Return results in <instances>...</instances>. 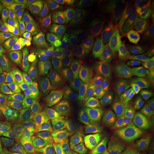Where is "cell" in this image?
Listing matches in <instances>:
<instances>
[{
	"instance_id": "6da1fadb",
	"label": "cell",
	"mask_w": 154,
	"mask_h": 154,
	"mask_svg": "<svg viewBox=\"0 0 154 154\" xmlns=\"http://www.w3.org/2000/svg\"><path fill=\"white\" fill-rule=\"evenodd\" d=\"M134 103L125 95L111 101L99 114L98 129L101 135L116 146L142 145L146 136L138 124Z\"/></svg>"
},
{
	"instance_id": "7a4b0ae2",
	"label": "cell",
	"mask_w": 154,
	"mask_h": 154,
	"mask_svg": "<svg viewBox=\"0 0 154 154\" xmlns=\"http://www.w3.org/2000/svg\"><path fill=\"white\" fill-rule=\"evenodd\" d=\"M132 17V5L123 0L106 1L83 22L90 35L99 44H118Z\"/></svg>"
},
{
	"instance_id": "3957f363",
	"label": "cell",
	"mask_w": 154,
	"mask_h": 154,
	"mask_svg": "<svg viewBox=\"0 0 154 154\" xmlns=\"http://www.w3.org/2000/svg\"><path fill=\"white\" fill-rule=\"evenodd\" d=\"M154 40L140 45L137 49L122 52L117 56L122 82L132 97H138L148 85L154 67Z\"/></svg>"
},
{
	"instance_id": "277c9868",
	"label": "cell",
	"mask_w": 154,
	"mask_h": 154,
	"mask_svg": "<svg viewBox=\"0 0 154 154\" xmlns=\"http://www.w3.org/2000/svg\"><path fill=\"white\" fill-rule=\"evenodd\" d=\"M77 94L94 99L98 106L110 103L116 92L112 72L105 63L88 69H75Z\"/></svg>"
},
{
	"instance_id": "5b68a950",
	"label": "cell",
	"mask_w": 154,
	"mask_h": 154,
	"mask_svg": "<svg viewBox=\"0 0 154 154\" xmlns=\"http://www.w3.org/2000/svg\"><path fill=\"white\" fill-rule=\"evenodd\" d=\"M55 115V109L42 106L16 122L7 135L18 147L30 149L44 133Z\"/></svg>"
},
{
	"instance_id": "8992f818",
	"label": "cell",
	"mask_w": 154,
	"mask_h": 154,
	"mask_svg": "<svg viewBox=\"0 0 154 154\" xmlns=\"http://www.w3.org/2000/svg\"><path fill=\"white\" fill-rule=\"evenodd\" d=\"M77 20L76 12H57L40 9L30 16L15 21L18 26L48 38L61 28L71 26Z\"/></svg>"
},
{
	"instance_id": "52a82bcc",
	"label": "cell",
	"mask_w": 154,
	"mask_h": 154,
	"mask_svg": "<svg viewBox=\"0 0 154 154\" xmlns=\"http://www.w3.org/2000/svg\"><path fill=\"white\" fill-rule=\"evenodd\" d=\"M68 116L65 112L56 114L41 136L28 149V152L30 153H43L65 148L71 140L67 128Z\"/></svg>"
},
{
	"instance_id": "ba28073f",
	"label": "cell",
	"mask_w": 154,
	"mask_h": 154,
	"mask_svg": "<svg viewBox=\"0 0 154 154\" xmlns=\"http://www.w3.org/2000/svg\"><path fill=\"white\" fill-rule=\"evenodd\" d=\"M67 61L75 69H88L104 63L97 51L90 44L84 31L75 30L69 45Z\"/></svg>"
},
{
	"instance_id": "9c48e42d",
	"label": "cell",
	"mask_w": 154,
	"mask_h": 154,
	"mask_svg": "<svg viewBox=\"0 0 154 154\" xmlns=\"http://www.w3.org/2000/svg\"><path fill=\"white\" fill-rule=\"evenodd\" d=\"M11 69L22 83L28 98L49 108H55L60 104L58 93L47 83L24 71L21 67Z\"/></svg>"
},
{
	"instance_id": "30bf717a",
	"label": "cell",
	"mask_w": 154,
	"mask_h": 154,
	"mask_svg": "<svg viewBox=\"0 0 154 154\" xmlns=\"http://www.w3.org/2000/svg\"><path fill=\"white\" fill-rule=\"evenodd\" d=\"M42 106L30 99L0 96V131L6 130L16 122Z\"/></svg>"
},
{
	"instance_id": "8fae6325",
	"label": "cell",
	"mask_w": 154,
	"mask_h": 154,
	"mask_svg": "<svg viewBox=\"0 0 154 154\" xmlns=\"http://www.w3.org/2000/svg\"><path fill=\"white\" fill-rule=\"evenodd\" d=\"M147 23L138 3L132 5V17L126 32L119 42L120 49L128 52L142 45L147 34Z\"/></svg>"
},
{
	"instance_id": "7c38bea8",
	"label": "cell",
	"mask_w": 154,
	"mask_h": 154,
	"mask_svg": "<svg viewBox=\"0 0 154 154\" xmlns=\"http://www.w3.org/2000/svg\"><path fill=\"white\" fill-rule=\"evenodd\" d=\"M4 47L6 61L11 69L19 68L26 48L25 33L20 26L13 25L8 29L5 37Z\"/></svg>"
},
{
	"instance_id": "4fadbf2b",
	"label": "cell",
	"mask_w": 154,
	"mask_h": 154,
	"mask_svg": "<svg viewBox=\"0 0 154 154\" xmlns=\"http://www.w3.org/2000/svg\"><path fill=\"white\" fill-rule=\"evenodd\" d=\"M21 66L24 71L47 83L58 93L57 72L52 61H42L24 57Z\"/></svg>"
},
{
	"instance_id": "5bb4252c",
	"label": "cell",
	"mask_w": 154,
	"mask_h": 154,
	"mask_svg": "<svg viewBox=\"0 0 154 154\" xmlns=\"http://www.w3.org/2000/svg\"><path fill=\"white\" fill-rule=\"evenodd\" d=\"M57 67L58 70V94L60 103L63 105L77 94L76 75L73 66L67 60L58 63Z\"/></svg>"
},
{
	"instance_id": "9a60e30c",
	"label": "cell",
	"mask_w": 154,
	"mask_h": 154,
	"mask_svg": "<svg viewBox=\"0 0 154 154\" xmlns=\"http://www.w3.org/2000/svg\"><path fill=\"white\" fill-rule=\"evenodd\" d=\"M96 118V110L92 109L82 115H69L67 119V128L71 140L78 135L80 140H86L93 134V123Z\"/></svg>"
},
{
	"instance_id": "2e32d148",
	"label": "cell",
	"mask_w": 154,
	"mask_h": 154,
	"mask_svg": "<svg viewBox=\"0 0 154 154\" xmlns=\"http://www.w3.org/2000/svg\"><path fill=\"white\" fill-rule=\"evenodd\" d=\"M24 33L26 39L25 57L42 61H52L50 52L48 38H44L28 29H26Z\"/></svg>"
},
{
	"instance_id": "e0dca14e",
	"label": "cell",
	"mask_w": 154,
	"mask_h": 154,
	"mask_svg": "<svg viewBox=\"0 0 154 154\" xmlns=\"http://www.w3.org/2000/svg\"><path fill=\"white\" fill-rule=\"evenodd\" d=\"M73 33V27L67 26L56 32L49 40L51 57L56 65L64 62L67 58L69 45Z\"/></svg>"
},
{
	"instance_id": "ac0fdd59",
	"label": "cell",
	"mask_w": 154,
	"mask_h": 154,
	"mask_svg": "<svg viewBox=\"0 0 154 154\" xmlns=\"http://www.w3.org/2000/svg\"><path fill=\"white\" fill-rule=\"evenodd\" d=\"M4 11L15 22L42 9L41 1L37 0H6L0 2Z\"/></svg>"
},
{
	"instance_id": "d6986e66",
	"label": "cell",
	"mask_w": 154,
	"mask_h": 154,
	"mask_svg": "<svg viewBox=\"0 0 154 154\" xmlns=\"http://www.w3.org/2000/svg\"><path fill=\"white\" fill-rule=\"evenodd\" d=\"M0 94L5 96L29 99L22 83L11 69H10L3 82L0 84Z\"/></svg>"
},
{
	"instance_id": "ffe728a7",
	"label": "cell",
	"mask_w": 154,
	"mask_h": 154,
	"mask_svg": "<svg viewBox=\"0 0 154 154\" xmlns=\"http://www.w3.org/2000/svg\"><path fill=\"white\" fill-rule=\"evenodd\" d=\"M82 1L78 0H43L42 5L45 9L57 12H78Z\"/></svg>"
},
{
	"instance_id": "44dd1931",
	"label": "cell",
	"mask_w": 154,
	"mask_h": 154,
	"mask_svg": "<svg viewBox=\"0 0 154 154\" xmlns=\"http://www.w3.org/2000/svg\"><path fill=\"white\" fill-rule=\"evenodd\" d=\"M140 118L144 125L154 133V99L144 98L140 103Z\"/></svg>"
},
{
	"instance_id": "7402d4cb",
	"label": "cell",
	"mask_w": 154,
	"mask_h": 154,
	"mask_svg": "<svg viewBox=\"0 0 154 154\" xmlns=\"http://www.w3.org/2000/svg\"><path fill=\"white\" fill-rule=\"evenodd\" d=\"M93 100L84 95H80L69 101V109L75 115L86 114L92 110Z\"/></svg>"
},
{
	"instance_id": "603a6c76",
	"label": "cell",
	"mask_w": 154,
	"mask_h": 154,
	"mask_svg": "<svg viewBox=\"0 0 154 154\" xmlns=\"http://www.w3.org/2000/svg\"><path fill=\"white\" fill-rule=\"evenodd\" d=\"M106 1L105 0H86L82 1L81 9L77 14V18L81 22H84L88 17H90L94 11L99 9L101 5H103Z\"/></svg>"
},
{
	"instance_id": "cb8c5ba5",
	"label": "cell",
	"mask_w": 154,
	"mask_h": 154,
	"mask_svg": "<svg viewBox=\"0 0 154 154\" xmlns=\"http://www.w3.org/2000/svg\"><path fill=\"white\" fill-rule=\"evenodd\" d=\"M138 5L143 13L146 22L154 31V1L139 2Z\"/></svg>"
},
{
	"instance_id": "d4e9b609",
	"label": "cell",
	"mask_w": 154,
	"mask_h": 154,
	"mask_svg": "<svg viewBox=\"0 0 154 154\" xmlns=\"http://www.w3.org/2000/svg\"><path fill=\"white\" fill-rule=\"evenodd\" d=\"M13 25H15V22L4 11L0 10V46L5 41V37L8 29Z\"/></svg>"
},
{
	"instance_id": "484cf974",
	"label": "cell",
	"mask_w": 154,
	"mask_h": 154,
	"mask_svg": "<svg viewBox=\"0 0 154 154\" xmlns=\"http://www.w3.org/2000/svg\"><path fill=\"white\" fill-rule=\"evenodd\" d=\"M0 154H18L17 149L13 146H11L1 134H0Z\"/></svg>"
},
{
	"instance_id": "4316f807",
	"label": "cell",
	"mask_w": 154,
	"mask_h": 154,
	"mask_svg": "<svg viewBox=\"0 0 154 154\" xmlns=\"http://www.w3.org/2000/svg\"><path fill=\"white\" fill-rule=\"evenodd\" d=\"M134 154H154V140L146 141L140 148H134Z\"/></svg>"
},
{
	"instance_id": "83f0119b",
	"label": "cell",
	"mask_w": 154,
	"mask_h": 154,
	"mask_svg": "<svg viewBox=\"0 0 154 154\" xmlns=\"http://www.w3.org/2000/svg\"><path fill=\"white\" fill-rule=\"evenodd\" d=\"M67 154H86L82 144L78 140H74L67 148Z\"/></svg>"
},
{
	"instance_id": "f1b7e54d",
	"label": "cell",
	"mask_w": 154,
	"mask_h": 154,
	"mask_svg": "<svg viewBox=\"0 0 154 154\" xmlns=\"http://www.w3.org/2000/svg\"><path fill=\"white\" fill-rule=\"evenodd\" d=\"M10 71L9 64L5 57H0V84L3 82L7 74Z\"/></svg>"
},
{
	"instance_id": "f546056e",
	"label": "cell",
	"mask_w": 154,
	"mask_h": 154,
	"mask_svg": "<svg viewBox=\"0 0 154 154\" xmlns=\"http://www.w3.org/2000/svg\"><path fill=\"white\" fill-rule=\"evenodd\" d=\"M134 148L124 147V146H116L110 151L109 154H134Z\"/></svg>"
},
{
	"instance_id": "4dcf8cb0",
	"label": "cell",
	"mask_w": 154,
	"mask_h": 154,
	"mask_svg": "<svg viewBox=\"0 0 154 154\" xmlns=\"http://www.w3.org/2000/svg\"><path fill=\"white\" fill-rule=\"evenodd\" d=\"M148 90L150 92V94L152 96V98L154 99V75L152 76V78L150 79L148 83Z\"/></svg>"
},
{
	"instance_id": "1f68e13d",
	"label": "cell",
	"mask_w": 154,
	"mask_h": 154,
	"mask_svg": "<svg viewBox=\"0 0 154 154\" xmlns=\"http://www.w3.org/2000/svg\"><path fill=\"white\" fill-rule=\"evenodd\" d=\"M35 154H64L60 152H43V153H35Z\"/></svg>"
}]
</instances>
